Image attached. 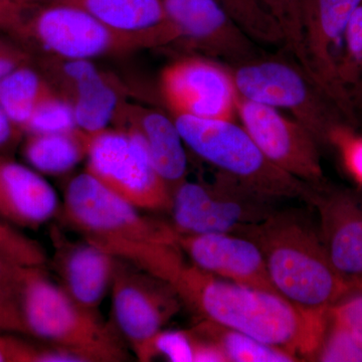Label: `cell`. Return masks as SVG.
<instances>
[{
    "mask_svg": "<svg viewBox=\"0 0 362 362\" xmlns=\"http://www.w3.org/2000/svg\"><path fill=\"white\" fill-rule=\"evenodd\" d=\"M199 318L290 354L314 358L326 328L305 318L278 293L218 277L183 259L168 280Z\"/></svg>",
    "mask_w": 362,
    "mask_h": 362,
    "instance_id": "obj_1",
    "label": "cell"
},
{
    "mask_svg": "<svg viewBox=\"0 0 362 362\" xmlns=\"http://www.w3.org/2000/svg\"><path fill=\"white\" fill-rule=\"evenodd\" d=\"M63 216L83 239L162 280L185 259L171 223L142 214L87 171L69 182Z\"/></svg>",
    "mask_w": 362,
    "mask_h": 362,
    "instance_id": "obj_2",
    "label": "cell"
},
{
    "mask_svg": "<svg viewBox=\"0 0 362 362\" xmlns=\"http://www.w3.org/2000/svg\"><path fill=\"white\" fill-rule=\"evenodd\" d=\"M240 235L261 250L276 292L305 318L326 328L331 306L350 285L331 264L319 232L306 216L276 211Z\"/></svg>",
    "mask_w": 362,
    "mask_h": 362,
    "instance_id": "obj_3",
    "label": "cell"
},
{
    "mask_svg": "<svg viewBox=\"0 0 362 362\" xmlns=\"http://www.w3.org/2000/svg\"><path fill=\"white\" fill-rule=\"evenodd\" d=\"M18 305L25 335L68 350L83 362L129 361L117 327L74 301L44 267H23Z\"/></svg>",
    "mask_w": 362,
    "mask_h": 362,
    "instance_id": "obj_4",
    "label": "cell"
},
{
    "mask_svg": "<svg viewBox=\"0 0 362 362\" xmlns=\"http://www.w3.org/2000/svg\"><path fill=\"white\" fill-rule=\"evenodd\" d=\"M173 120L185 146L221 175L274 201L297 199L309 202L312 185L274 165L242 124L181 114H175Z\"/></svg>",
    "mask_w": 362,
    "mask_h": 362,
    "instance_id": "obj_5",
    "label": "cell"
},
{
    "mask_svg": "<svg viewBox=\"0 0 362 362\" xmlns=\"http://www.w3.org/2000/svg\"><path fill=\"white\" fill-rule=\"evenodd\" d=\"M230 70L240 98L289 111L320 146L330 145L339 126H351L337 102L298 62L261 54Z\"/></svg>",
    "mask_w": 362,
    "mask_h": 362,
    "instance_id": "obj_6",
    "label": "cell"
},
{
    "mask_svg": "<svg viewBox=\"0 0 362 362\" xmlns=\"http://www.w3.org/2000/svg\"><path fill=\"white\" fill-rule=\"evenodd\" d=\"M13 37L30 52L39 47L52 57L68 59H90L154 45L148 37L117 32L82 7L65 2L39 4Z\"/></svg>",
    "mask_w": 362,
    "mask_h": 362,
    "instance_id": "obj_7",
    "label": "cell"
},
{
    "mask_svg": "<svg viewBox=\"0 0 362 362\" xmlns=\"http://www.w3.org/2000/svg\"><path fill=\"white\" fill-rule=\"evenodd\" d=\"M87 173L142 211L170 209L173 192L156 170L141 136L132 128L90 135Z\"/></svg>",
    "mask_w": 362,
    "mask_h": 362,
    "instance_id": "obj_8",
    "label": "cell"
},
{
    "mask_svg": "<svg viewBox=\"0 0 362 362\" xmlns=\"http://www.w3.org/2000/svg\"><path fill=\"white\" fill-rule=\"evenodd\" d=\"M274 199L218 173L211 185L183 181L173 192L169 211L178 233H235L275 213Z\"/></svg>",
    "mask_w": 362,
    "mask_h": 362,
    "instance_id": "obj_9",
    "label": "cell"
},
{
    "mask_svg": "<svg viewBox=\"0 0 362 362\" xmlns=\"http://www.w3.org/2000/svg\"><path fill=\"white\" fill-rule=\"evenodd\" d=\"M237 116L274 165L309 185L324 182L320 144L302 124L278 109L240 97Z\"/></svg>",
    "mask_w": 362,
    "mask_h": 362,
    "instance_id": "obj_10",
    "label": "cell"
},
{
    "mask_svg": "<svg viewBox=\"0 0 362 362\" xmlns=\"http://www.w3.org/2000/svg\"><path fill=\"white\" fill-rule=\"evenodd\" d=\"M361 1L302 0L306 71L337 102L350 124L356 122V105L340 80L337 51H342L350 18Z\"/></svg>",
    "mask_w": 362,
    "mask_h": 362,
    "instance_id": "obj_11",
    "label": "cell"
},
{
    "mask_svg": "<svg viewBox=\"0 0 362 362\" xmlns=\"http://www.w3.org/2000/svg\"><path fill=\"white\" fill-rule=\"evenodd\" d=\"M162 96L173 113L233 120L240 95L230 66L204 58H183L166 66Z\"/></svg>",
    "mask_w": 362,
    "mask_h": 362,
    "instance_id": "obj_12",
    "label": "cell"
},
{
    "mask_svg": "<svg viewBox=\"0 0 362 362\" xmlns=\"http://www.w3.org/2000/svg\"><path fill=\"white\" fill-rule=\"evenodd\" d=\"M116 327L132 351L163 329L181 301L166 281L121 261L111 287Z\"/></svg>",
    "mask_w": 362,
    "mask_h": 362,
    "instance_id": "obj_13",
    "label": "cell"
},
{
    "mask_svg": "<svg viewBox=\"0 0 362 362\" xmlns=\"http://www.w3.org/2000/svg\"><path fill=\"white\" fill-rule=\"evenodd\" d=\"M175 40L230 65L261 56L258 45L216 0H162Z\"/></svg>",
    "mask_w": 362,
    "mask_h": 362,
    "instance_id": "obj_14",
    "label": "cell"
},
{
    "mask_svg": "<svg viewBox=\"0 0 362 362\" xmlns=\"http://www.w3.org/2000/svg\"><path fill=\"white\" fill-rule=\"evenodd\" d=\"M308 204L320 220L319 235L331 264L349 284L362 279V206L346 190L312 185Z\"/></svg>",
    "mask_w": 362,
    "mask_h": 362,
    "instance_id": "obj_15",
    "label": "cell"
},
{
    "mask_svg": "<svg viewBox=\"0 0 362 362\" xmlns=\"http://www.w3.org/2000/svg\"><path fill=\"white\" fill-rule=\"evenodd\" d=\"M177 244L190 263L207 273L277 293L261 250L249 238L235 233H178Z\"/></svg>",
    "mask_w": 362,
    "mask_h": 362,
    "instance_id": "obj_16",
    "label": "cell"
},
{
    "mask_svg": "<svg viewBox=\"0 0 362 362\" xmlns=\"http://www.w3.org/2000/svg\"><path fill=\"white\" fill-rule=\"evenodd\" d=\"M54 271L59 286L81 306L98 312L111 289L121 259L83 239L73 242L52 232Z\"/></svg>",
    "mask_w": 362,
    "mask_h": 362,
    "instance_id": "obj_17",
    "label": "cell"
},
{
    "mask_svg": "<svg viewBox=\"0 0 362 362\" xmlns=\"http://www.w3.org/2000/svg\"><path fill=\"white\" fill-rule=\"evenodd\" d=\"M54 187L40 173L0 153V216L20 228H39L58 213Z\"/></svg>",
    "mask_w": 362,
    "mask_h": 362,
    "instance_id": "obj_18",
    "label": "cell"
},
{
    "mask_svg": "<svg viewBox=\"0 0 362 362\" xmlns=\"http://www.w3.org/2000/svg\"><path fill=\"white\" fill-rule=\"evenodd\" d=\"M87 11L117 32L148 37L154 45L175 42L162 0H57Z\"/></svg>",
    "mask_w": 362,
    "mask_h": 362,
    "instance_id": "obj_19",
    "label": "cell"
},
{
    "mask_svg": "<svg viewBox=\"0 0 362 362\" xmlns=\"http://www.w3.org/2000/svg\"><path fill=\"white\" fill-rule=\"evenodd\" d=\"M137 131L146 145L156 170L171 192L185 180L187 156L185 144L173 118L156 110L137 114L131 127Z\"/></svg>",
    "mask_w": 362,
    "mask_h": 362,
    "instance_id": "obj_20",
    "label": "cell"
},
{
    "mask_svg": "<svg viewBox=\"0 0 362 362\" xmlns=\"http://www.w3.org/2000/svg\"><path fill=\"white\" fill-rule=\"evenodd\" d=\"M90 135L80 129L65 133L28 134L23 154L30 168L45 175H62L87 156Z\"/></svg>",
    "mask_w": 362,
    "mask_h": 362,
    "instance_id": "obj_21",
    "label": "cell"
},
{
    "mask_svg": "<svg viewBox=\"0 0 362 362\" xmlns=\"http://www.w3.org/2000/svg\"><path fill=\"white\" fill-rule=\"evenodd\" d=\"M52 89L33 64L21 66L0 80V107L25 133L33 111Z\"/></svg>",
    "mask_w": 362,
    "mask_h": 362,
    "instance_id": "obj_22",
    "label": "cell"
},
{
    "mask_svg": "<svg viewBox=\"0 0 362 362\" xmlns=\"http://www.w3.org/2000/svg\"><path fill=\"white\" fill-rule=\"evenodd\" d=\"M66 98L73 105L78 129L93 135L106 129L118 109V96L102 74L78 83Z\"/></svg>",
    "mask_w": 362,
    "mask_h": 362,
    "instance_id": "obj_23",
    "label": "cell"
},
{
    "mask_svg": "<svg viewBox=\"0 0 362 362\" xmlns=\"http://www.w3.org/2000/svg\"><path fill=\"white\" fill-rule=\"evenodd\" d=\"M199 337L214 343L226 362H293L300 359L284 349L267 344L240 331L223 327L202 319L192 329Z\"/></svg>",
    "mask_w": 362,
    "mask_h": 362,
    "instance_id": "obj_24",
    "label": "cell"
},
{
    "mask_svg": "<svg viewBox=\"0 0 362 362\" xmlns=\"http://www.w3.org/2000/svg\"><path fill=\"white\" fill-rule=\"evenodd\" d=\"M216 1L257 44L285 45L282 30L259 2L255 0H216Z\"/></svg>",
    "mask_w": 362,
    "mask_h": 362,
    "instance_id": "obj_25",
    "label": "cell"
},
{
    "mask_svg": "<svg viewBox=\"0 0 362 362\" xmlns=\"http://www.w3.org/2000/svg\"><path fill=\"white\" fill-rule=\"evenodd\" d=\"M78 129L70 100L52 89L37 105L25 127V134L65 133Z\"/></svg>",
    "mask_w": 362,
    "mask_h": 362,
    "instance_id": "obj_26",
    "label": "cell"
},
{
    "mask_svg": "<svg viewBox=\"0 0 362 362\" xmlns=\"http://www.w3.org/2000/svg\"><path fill=\"white\" fill-rule=\"evenodd\" d=\"M338 66L343 87L354 103L356 94H362V0L347 25Z\"/></svg>",
    "mask_w": 362,
    "mask_h": 362,
    "instance_id": "obj_27",
    "label": "cell"
},
{
    "mask_svg": "<svg viewBox=\"0 0 362 362\" xmlns=\"http://www.w3.org/2000/svg\"><path fill=\"white\" fill-rule=\"evenodd\" d=\"M16 333H0V362H82L68 350L25 339Z\"/></svg>",
    "mask_w": 362,
    "mask_h": 362,
    "instance_id": "obj_28",
    "label": "cell"
},
{
    "mask_svg": "<svg viewBox=\"0 0 362 362\" xmlns=\"http://www.w3.org/2000/svg\"><path fill=\"white\" fill-rule=\"evenodd\" d=\"M195 335L190 330L162 329L134 350L142 362L162 356L173 362H194Z\"/></svg>",
    "mask_w": 362,
    "mask_h": 362,
    "instance_id": "obj_29",
    "label": "cell"
},
{
    "mask_svg": "<svg viewBox=\"0 0 362 362\" xmlns=\"http://www.w3.org/2000/svg\"><path fill=\"white\" fill-rule=\"evenodd\" d=\"M284 35L285 45L306 71L302 35V0H259Z\"/></svg>",
    "mask_w": 362,
    "mask_h": 362,
    "instance_id": "obj_30",
    "label": "cell"
},
{
    "mask_svg": "<svg viewBox=\"0 0 362 362\" xmlns=\"http://www.w3.org/2000/svg\"><path fill=\"white\" fill-rule=\"evenodd\" d=\"M0 254L23 267H45L47 254L37 240L0 216Z\"/></svg>",
    "mask_w": 362,
    "mask_h": 362,
    "instance_id": "obj_31",
    "label": "cell"
},
{
    "mask_svg": "<svg viewBox=\"0 0 362 362\" xmlns=\"http://www.w3.org/2000/svg\"><path fill=\"white\" fill-rule=\"evenodd\" d=\"M314 361L323 362L362 361V347L344 328L328 320Z\"/></svg>",
    "mask_w": 362,
    "mask_h": 362,
    "instance_id": "obj_32",
    "label": "cell"
},
{
    "mask_svg": "<svg viewBox=\"0 0 362 362\" xmlns=\"http://www.w3.org/2000/svg\"><path fill=\"white\" fill-rule=\"evenodd\" d=\"M331 320L344 328L362 347V287L350 285L331 306Z\"/></svg>",
    "mask_w": 362,
    "mask_h": 362,
    "instance_id": "obj_33",
    "label": "cell"
},
{
    "mask_svg": "<svg viewBox=\"0 0 362 362\" xmlns=\"http://www.w3.org/2000/svg\"><path fill=\"white\" fill-rule=\"evenodd\" d=\"M330 145L339 150L345 168L362 185V137L356 135L351 126L344 124L333 131Z\"/></svg>",
    "mask_w": 362,
    "mask_h": 362,
    "instance_id": "obj_34",
    "label": "cell"
},
{
    "mask_svg": "<svg viewBox=\"0 0 362 362\" xmlns=\"http://www.w3.org/2000/svg\"><path fill=\"white\" fill-rule=\"evenodd\" d=\"M39 4L37 0H0V33L14 37Z\"/></svg>",
    "mask_w": 362,
    "mask_h": 362,
    "instance_id": "obj_35",
    "label": "cell"
},
{
    "mask_svg": "<svg viewBox=\"0 0 362 362\" xmlns=\"http://www.w3.org/2000/svg\"><path fill=\"white\" fill-rule=\"evenodd\" d=\"M33 63L32 52L9 35L0 33V80L21 66Z\"/></svg>",
    "mask_w": 362,
    "mask_h": 362,
    "instance_id": "obj_36",
    "label": "cell"
},
{
    "mask_svg": "<svg viewBox=\"0 0 362 362\" xmlns=\"http://www.w3.org/2000/svg\"><path fill=\"white\" fill-rule=\"evenodd\" d=\"M23 268L0 254V299L18 307Z\"/></svg>",
    "mask_w": 362,
    "mask_h": 362,
    "instance_id": "obj_37",
    "label": "cell"
},
{
    "mask_svg": "<svg viewBox=\"0 0 362 362\" xmlns=\"http://www.w3.org/2000/svg\"><path fill=\"white\" fill-rule=\"evenodd\" d=\"M23 134V130L11 120L0 107V153L7 154V151L21 141Z\"/></svg>",
    "mask_w": 362,
    "mask_h": 362,
    "instance_id": "obj_38",
    "label": "cell"
},
{
    "mask_svg": "<svg viewBox=\"0 0 362 362\" xmlns=\"http://www.w3.org/2000/svg\"><path fill=\"white\" fill-rule=\"evenodd\" d=\"M0 333L25 335L18 307L0 299Z\"/></svg>",
    "mask_w": 362,
    "mask_h": 362,
    "instance_id": "obj_39",
    "label": "cell"
},
{
    "mask_svg": "<svg viewBox=\"0 0 362 362\" xmlns=\"http://www.w3.org/2000/svg\"><path fill=\"white\" fill-rule=\"evenodd\" d=\"M37 1L40 2V4H47V2H54L57 1V0H37Z\"/></svg>",
    "mask_w": 362,
    "mask_h": 362,
    "instance_id": "obj_40",
    "label": "cell"
},
{
    "mask_svg": "<svg viewBox=\"0 0 362 362\" xmlns=\"http://www.w3.org/2000/svg\"><path fill=\"white\" fill-rule=\"evenodd\" d=\"M350 285H358V286H361V287H362V280L357 281V282L354 283V284H350Z\"/></svg>",
    "mask_w": 362,
    "mask_h": 362,
    "instance_id": "obj_41",
    "label": "cell"
},
{
    "mask_svg": "<svg viewBox=\"0 0 362 362\" xmlns=\"http://www.w3.org/2000/svg\"><path fill=\"white\" fill-rule=\"evenodd\" d=\"M255 1L259 2V4H261V2H259V0H255ZM261 6H262V4H261ZM264 8H265V7H264Z\"/></svg>",
    "mask_w": 362,
    "mask_h": 362,
    "instance_id": "obj_42",
    "label": "cell"
},
{
    "mask_svg": "<svg viewBox=\"0 0 362 362\" xmlns=\"http://www.w3.org/2000/svg\"><path fill=\"white\" fill-rule=\"evenodd\" d=\"M361 280H362V279H361ZM359 281H361V280H359Z\"/></svg>",
    "mask_w": 362,
    "mask_h": 362,
    "instance_id": "obj_43",
    "label": "cell"
}]
</instances>
